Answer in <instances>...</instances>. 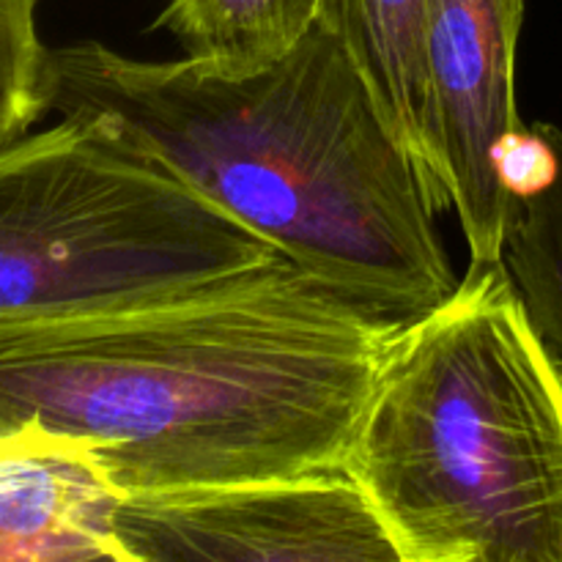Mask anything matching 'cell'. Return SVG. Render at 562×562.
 <instances>
[{
  "instance_id": "cell-6",
  "label": "cell",
  "mask_w": 562,
  "mask_h": 562,
  "mask_svg": "<svg viewBox=\"0 0 562 562\" xmlns=\"http://www.w3.org/2000/svg\"><path fill=\"white\" fill-rule=\"evenodd\" d=\"M527 0H428L426 66L431 132L450 209L470 263H499L514 198L499 148L521 130L516 47Z\"/></svg>"
},
{
  "instance_id": "cell-9",
  "label": "cell",
  "mask_w": 562,
  "mask_h": 562,
  "mask_svg": "<svg viewBox=\"0 0 562 562\" xmlns=\"http://www.w3.org/2000/svg\"><path fill=\"white\" fill-rule=\"evenodd\" d=\"M322 16V0H170L154 27L187 58L225 77L261 71L289 55Z\"/></svg>"
},
{
  "instance_id": "cell-4",
  "label": "cell",
  "mask_w": 562,
  "mask_h": 562,
  "mask_svg": "<svg viewBox=\"0 0 562 562\" xmlns=\"http://www.w3.org/2000/svg\"><path fill=\"white\" fill-rule=\"evenodd\" d=\"M278 256L91 121L0 148V322L108 311Z\"/></svg>"
},
{
  "instance_id": "cell-1",
  "label": "cell",
  "mask_w": 562,
  "mask_h": 562,
  "mask_svg": "<svg viewBox=\"0 0 562 562\" xmlns=\"http://www.w3.org/2000/svg\"><path fill=\"white\" fill-rule=\"evenodd\" d=\"M398 324L283 256L108 311L0 322V431L88 439L124 499L333 470Z\"/></svg>"
},
{
  "instance_id": "cell-7",
  "label": "cell",
  "mask_w": 562,
  "mask_h": 562,
  "mask_svg": "<svg viewBox=\"0 0 562 562\" xmlns=\"http://www.w3.org/2000/svg\"><path fill=\"white\" fill-rule=\"evenodd\" d=\"M121 503L88 439L38 423L0 431V562H124Z\"/></svg>"
},
{
  "instance_id": "cell-11",
  "label": "cell",
  "mask_w": 562,
  "mask_h": 562,
  "mask_svg": "<svg viewBox=\"0 0 562 562\" xmlns=\"http://www.w3.org/2000/svg\"><path fill=\"white\" fill-rule=\"evenodd\" d=\"M38 0H0V148L47 113V55L36 27Z\"/></svg>"
},
{
  "instance_id": "cell-5",
  "label": "cell",
  "mask_w": 562,
  "mask_h": 562,
  "mask_svg": "<svg viewBox=\"0 0 562 562\" xmlns=\"http://www.w3.org/2000/svg\"><path fill=\"white\" fill-rule=\"evenodd\" d=\"M124 562H401L346 467L126 497Z\"/></svg>"
},
{
  "instance_id": "cell-8",
  "label": "cell",
  "mask_w": 562,
  "mask_h": 562,
  "mask_svg": "<svg viewBox=\"0 0 562 562\" xmlns=\"http://www.w3.org/2000/svg\"><path fill=\"white\" fill-rule=\"evenodd\" d=\"M318 25L344 44L393 135L426 173L439 209H450L431 132L428 0H322Z\"/></svg>"
},
{
  "instance_id": "cell-10",
  "label": "cell",
  "mask_w": 562,
  "mask_h": 562,
  "mask_svg": "<svg viewBox=\"0 0 562 562\" xmlns=\"http://www.w3.org/2000/svg\"><path fill=\"white\" fill-rule=\"evenodd\" d=\"M541 130L558 151V176L536 195L516 198L499 261L527 318L562 366V126Z\"/></svg>"
},
{
  "instance_id": "cell-12",
  "label": "cell",
  "mask_w": 562,
  "mask_h": 562,
  "mask_svg": "<svg viewBox=\"0 0 562 562\" xmlns=\"http://www.w3.org/2000/svg\"><path fill=\"white\" fill-rule=\"evenodd\" d=\"M499 179L510 198H527L541 192L558 176V151L541 124L521 126L499 148Z\"/></svg>"
},
{
  "instance_id": "cell-3",
  "label": "cell",
  "mask_w": 562,
  "mask_h": 562,
  "mask_svg": "<svg viewBox=\"0 0 562 562\" xmlns=\"http://www.w3.org/2000/svg\"><path fill=\"white\" fill-rule=\"evenodd\" d=\"M344 467L401 562H562V366L503 261L398 324Z\"/></svg>"
},
{
  "instance_id": "cell-2",
  "label": "cell",
  "mask_w": 562,
  "mask_h": 562,
  "mask_svg": "<svg viewBox=\"0 0 562 562\" xmlns=\"http://www.w3.org/2000/svg\"><path fill=\"white\" fill-rule=\"evenodd\" d=\"M102 126L338 294L406 322L459 285L437 195L324 25L225 77L99 42L47 55V113Z\"/></svg>"
}]
</instances>
